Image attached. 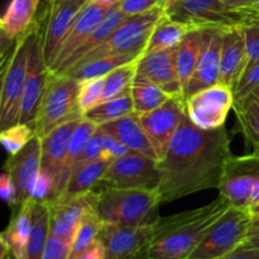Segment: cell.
I'll use <instances>...</instances> for the list:
<instances>
[{"mask_svg": "<svg viewBox=\"0 0 259 259\" xmlns=\"http://www.w3.org/2000/svg\"><path fill=\"white\" fill-rule=\"evenodd\" d=\"M100 128L106 133L111 134L116 141L123 143L131 151L146 154L156 161H159L156 149L153 148L146 132L143 131L141 123H139L137 113H132L118 120L103 124L100 125Z\"/></svg>", "mask_w": 259, "mask_h": 259, "instance_id": "603a6c76", "label": "cell"}, {"mask_svg": "<svg viewBox=\"0 0 259 259\" xmlns=\"http://www.w3.org/2000/svg\"><path fill=\"white\" fill-rule=\"evenodd\" d=\"M118 7L119 4H101V3L89 2L78 13L67 37L58 48L55 61L50 66V72L57 73L66 61L75 53L83 39Z\"/></svg>", "mask_w": 259, "mask_h": 259, "instance_id": "2e32d148", "label": "cell"}, {"mask_svg": "<svg viewBox=\"0 0 259 259\" xmlns=\"http://www.w3.org/2000/svg\"><path fill=\"white\" fill-rule=\"evenodd\" d=\"M142 55L143 53H126V55H111L94 58V60H89L72 66L67 71H65L63 75L70 76V77L75 78L77 81L104 77L115 68L128 65V63L136 62L142 57Z\"/></svg>", "mask_w": 259, "mask_h": 259, "instance_id": "4316f807", "label": "cell"}, {"mask_svg": "<svg viewBox=\"0 0 259 259\" xmlns=\"http://www.w3.org/2000/svg\"><path fill=\"white\" fill-rule=\"evenodd\" d=\"M164 17L190 29H228L244 24L242 8L222 0H167Z\"/></svg>", "mask_w": 259, "mask_h": 259, "instance_id": "5b68a950", "label": "cell"}, {"mask_svg": "<svg viewBox=\"0 0 259 259\" xmlns=\"http://www.w3.org/2000/svg\"><path fill=\"white\" fill-rule=\"evenodd\" d=\"M0 199L7 202L10 207L15 206L17 200V190L12 181V177L8 172L0 174Z\"/></svg>", "mask_w": 259, "mask_h": 259, "instance_id": "7dc6e473", "label": "cell"}, {"mask_svg": "<svg viewBox=\"0 0 259 259\" xmlns=\"http://www.w3.org/2000/svg\"><path fill=\"white\" fill-rule=\"evenodd\" d=\"M222 2L227 3L228 5H232L235 8H242V7H249V5L257 4L259 0H222Z\"/></svg>", "mask_w": 259, "mask_h": 259, "instance_id": "11a10c76", "label": "cell"}, {"mask_svg": "<svg viewBox=\"0 0 259 259\" xmlns=\"http://www.w3.org/2000/svg\"><path fill=\"white\" fill-rule=\"evenodd\" d=\"M33 205L34 200L30 199L14 207L9 224L4 232L0 233L3 239L9 245L14 259H25V250L32 229Z\"/></svg>", "mask_w": 259, "mask_h": 259, "instance_id": "cb8c5ba5", "label": "cell"}, {"mask_svg": "<svg viewBox=\"0 0 259 259\" xmlns=\"http://www.w3.org/2000/svg\"><path fill=\"white\" fill-rule=\"evenodd\" d=\"M163 3L161 0H120L119 3V9L125 15L141 14V13L148 12L153 8L162 5Z\"/></svg>", "mask_w": 259, "mask_h": 259, "instance_id": "f6af8a7d", "label": "cell"}, {"mask_svg": "<svg viewBox=\"0 0 259 259\" xmlns=\"http://www.w3.org/2000/svg\"><path fill=\"white\" fill-rule=\"evenodd\" d=\"M259 180V154L232 156L227 162L219 190L235 207H247L250 192Z\"/></svg>", "mask_w": 259, "mask_h": 259, "instance_id": "5bb4252c", "label": "cell"}, {"mask_svg": "<svg viewBox=\"0 0 259 259\" xmlns=\"http://www.w3.org/2000/svg\"><path fill=\"white\" fill-rule=\"evenodd\" d=\"M90 2L101 3V4H119L120 0H90Z\"/></svg>", "mask_w": 259, "mask_h": 259, "instance_id": "91938a15", "label": "cell"}, {"mask_svg": "<svg viewBox=\"0 0 259 259\" xmlns=\"http://www.w3.org/2000/svg\"><path fill=\"white\" fill-rule=\"evenodd\" d=\"M81 119L67 121L40 138V169L55 177L56 186L63 171L71 137Z\"/></svg>", "mask_w": 259, "mask_h": 259, "instance_id": "7402d4cb", "label": "cell"}, {"mask_svg": "<svg viewBox=\"0 0 259 259\" xmlns=\"http://www.w3.org/2000/svg\"><path fill=\"white\" fill-rule=\"evenodd\" d=\"M109 164L110 163L103 161V159H95V161L78 166L75 169V172L71 175L70 180L66 184L65 189L61 192L60 196H80V195L95 191L103 184Z\"/></svg>", "mask_w": 259, "mask_h": 259, "instance_id": "484cf974", "label": "cell"}, {"mask_svg": "<svg viewBox=\"0 0 259 259\" xmlns=\"http://www.w3.org/2000/svg\"><path fill=\"white\" fill-rule=\"evenodd\" d=\"M252 227H259V217H257V218H253Z\"/></svg>", "mask_w": 259, "mask_h": 259, "instance_id": "6125c7cd", "label": "cell"}, {"mask_svg": "<svg viewBox=\"0 0 259 259\" xmlns=\"http://www.w3.org/2000/svg\"><path fill=\"white\" fill-rule=\"evenodd\" d=\"M154 234V222L139 227L103 224L99 239L105 248V259H134L146 249Z\"/></svg>", "mask_w": 259, "mask_h": 259, "instance_id": "9a60e30c", "label": "cell"}, {"mask_svg": "<svg viewBox=\"0 0 259 259\" xmlns=\"http://www.w3.org/2000/svg\"><path fill=\"white\" fill-rule=\"evenodd\" d=\"M247 207L232 206L209 230L187 259H220L243 244L252 227Z\"/></svg>", "mask_w": 259, "mask_h": 259, "instance_id": "ba28073f", "label": "cell"}, {"mask_svg": "<svg viewBox=\"0 0 259 259\" xmlns=\"http://www.w3.org/2000/svg\"><path fill=\"white\" fill-rule=\"evenodd\" d=\"M161 2H162V3H163V4H164V3H166V2H167V0H161Z\"/></svg>", "mask_w": 259, "mask_h": 259, "instance_id": "03108f58", "label": "cell"}, {"mask_svg": "<svg viewBox=\"0 0 259 259\" xmlns=\"http://www.w3.org/2000/svg\"><path fill=\"white\" fill-rule=\"evenodd\" d=\"M80 81L67 75L51 73L45 96L35 118V134L39 138L70 120L82 118L78 106Z\"/></svg>", "mask_w": 259, "mask_h": 259, "instance_id": "277c9868", "label": "cell"}, {"mask_svg": "<svg viewBox=\"0 0 259 259\" xmlns=\"http://www.w3.org/2000/svg\"><path fill=\"white\" fill-rule=\"evenodd\" d=\"M230 207L232 204L220 195L197 209L157 218L147 254L151 259H187Z\"/></svg>", "mask_w": 259, "mask_h": 259, "instance_id": "7a4b0ae2", "label": "cell"}, {"mask_svg": "<svg viewBox=\"0 0 259 259\" xmlns=\"http://www.w3.org/2000/svg\"><path fill=\"white\" fill-rule=\"evenodd\" d=\"M77 259H105V248L101 240L98 238Z\"/></svg>", "mask_w": 259, "mask_h": 259, "instance_id": "681fc988", "label": "cell"}, {"mask_svg": "<svg viewBox=\"0 0 259 259\" xmlns=\"http://www.w3.org/2000/svg\"><path fill=\"white\" fill-rule=\"evenodd\" d=\"M40 138L35 136L24 148L5 161V172L12 177L17 190L14 207L32 199L33 186L40 169Z\"/></svg>", "mask_w": 259, "mask_h": 259, "instance_id": "e0dca14e", "label": "cell"}, {"mask_svg": "<svg viewBox=\"0 0 259 259\" xmlns=\"http://www.w3.org/2000/svg\"><path fill=\"white\" fill-rule=\"evenodd\" d=\"M126 17H128V15L124 14V13L119 9V7L116 8L115 10H113V12H111L110 14H109L108 17H106L105 19H104L103 22H101L100 24H99L98 27L83 39V42L78 46L77 50L75 51V53H73V55L66 61L65 65L61 67V70L58 71L57 73H53V75H61V73H63L65 71H67L68 68L72 67L73 65H76L78 61L82 60L88 53H90L91 51L95 50L96 47H99V46L113 33V30L115 29Z\"/></svg>", "mask_w": 259, "mask_h": 259, "instance_id": "f546056e", "label": "cell"}, {"mask_svg": "<svg viewBox=\"0 0 259 259\" xmlns=\"http://www.w3.org/2000/svg\"><path fill=\"white\" fill-rule=\"evenodd\" d=\"M185 115H186L185 99L177 96L168 99L166 103L154 110L138 114L139 123L146 132L153 148L156 149L159 161L166 154L171 139L174 138Z\"/></svg>", "mask_w": 259, "mask_h": 259, "instance_id": "4fadbf2b", "label": "cell"}, {"mask_svg": "<svg viewBox=\"0 0 259 259\" xmlns=\"http://www.w3.org/2000/svg\"><path fill=\"white\" fill-rule=\"evenodd\" d=\"M56 197V180L47 171L39 169L34 186L32 190V199L34 201L50 202Z\"/></svg>", "mask_w": 259, "mask_h": 259, "instance_id": "60d3db41", "label": "cell"}, {"mask_svg": "<svg viewBox=\"0 0 259 259\" xmlns=\"http://www.w3.org/2000/svg\"><path fill=\"white\" fill-rule=\"evenodd\" d=\"M257 89H259V63L252 66L249 70H247L240 76L237 86L233 90L234 101L240 100V99L247 96L248 94L253 93Z\"/></svg>", "mask_w": 259, "mask_h": 259, "instance_id": "7bdbcfd3", "label": "cell"}, {"mask_svg": "<svg viewBox=\"0 0 259 259\" xmlns=\"http://www.w3.org/2000/svg\"><path fill=\"white\" fill-rule=\"evenodd\" d=\"M220 259H259V249L258 248L240 245L237 249H234L229 254L224 255Z\"/></svg>", "mask_w": 259, "mask_h": 259, "instance_id": "c3c4849f", "label": "cell"}, {"mask_svg": "<svg viewBox=\"0 0 259 259\" xmlns=\"http://www.w3.org/2000/svg\"><path fill=\"white\" fill-rule=\"evenodd\" d=\"M253 149H254V151H253V153L259 154V144H257V146H255V147H253Z\"/></svg>", "mask_w": 259, "mask_h": 259, "instance_id": "be15d7a7", "label": "cell"}, {"mask_svg": "<svg viewBox=\"0 0 259 259\" xmlns=\"http://www.w3.org/2000/svg\"><path fill=\"white\" fill-rule=\"evenodd\" d=\"M90 0H46L40 22L42 48L48 68L55 61L58 48L72 28L78 13Z\"/></svg>", "mask_w": 259, "mask_h": 259, "instance_id": "8fae6325", "label": "cell"}, {"mask_svg": "<svg viewBox=\"0 0 259 259\" xmlns=\"http://www.w3.org/2000/svg\"><path fill=\"white\" fill-rule=\"evenodd\" d=\"M35 20L29 29L15 39L10 51L2 83L0 98V131L19 123L20 105L27 78L28 57Z\"/></svg>", "mask_w": 259, "mask_h": 259, "instance_id": "8992f818", "label": "cell"}, {"mask_svg": "<svg viewBox=\"0 0 259 259\" xmlns=\"http://www.w3.org/2000/svg\"><path fill=\"white\" fill-rule=\"evenodd\" d=\"M50 68L46 63L42 48V29L39 19L35 18L34 30L28 57L27 78H25L24 93L20 105L19 123L28 124L34 128L35 118L39 110L40 103L45 96L48 81H50Z\"/></svg>", "mask_w": 259, "mask_h": 259, "instance_id": "9c48e42d", "label": "cell"}, {"mask_svg": "<svg viewBox=\"0 0 259 259\" xmlns=\"http://www.w3.org/2000/svg\"><path fill=\"white\" fill-rule=\"evenodd\" d=\"M95 191L80 196L63 197L48 202L50 205V234L71 244L86 210L94 204Z\"/></svg>", "mask_w": 259, "mask_h": 259, "instance_id": "ac0fdd59", "label": "cell"}, {"mask_svg": "<svg viewBox=\"0 0 259 259\" xmlns=\"http://www.w3.org/2000/svg\"><path fill=\"white\" fill-rule=\"evenodd\" d=\"M104 77L89 78V80L80 81V89H78V106L82 114L89 109L94 108L101 101L104 91Z\"/></svg>", "mask_w": 259, "mask_h": 259, "instance_id": "f35d334b", "label": "cell"}, {"mask_svg": "<svg viewBox=\"0 0 259 259\" xmlns=\"http://www.w3.org/2000/svg\"><path fill=\"white\" fill-rule=\"evenodd\" d=\"M131 93L133 98L134 113L137 114H144L154 110L172 98L158 85L138 75L134 78Z\"/></svg>", "mask_w": 259, "mask_h": 259, "instance_id": "836d02e7", "label": "cell"}, {"mask_svg": "<svg viewBox=\"0 0 259 259\" xmlns=\"http://www.w3.org/2000/svg\"><path fill=\"white\" fill-rule=\"evenodd\" d=\"M242 13L244 17V24L259 23V3L249 7H242Z\"/></svg>", "mask_w": 259, "mask_h": 259, "instance_id": "f907efd6", "label": "cell"}, {"mask_svg": "<svg viewBox=\"0 0 259 259\" xmlns=\"http://www.w3.org/2000/svg\"><path fill=\"white\" fill-rule=\"evenodd\" d=\"M71 244L50 234L40 259H68Z\"/></svg>", "mask_w": 259, "mask_h": 259, "instance_id": "ee69618b", "label": "cell"}, {"mask_svg": "<svg viewBox=\"0 0 259 259\" xmlns=\"http://www.w3.org/2000/svg\"><path fill=\"white\" fill-rule=\"evenodd\" d=\"M12 51V50H10ZM10 51L5 55V57L0 61V98H2V83H3V77H4V72L5 68H7V63L9 61V56H10Z\"/></svg>", "mask_w": 259, "mask_h": 259, "instance_id": "9f6ffc18", "label": "cell"}, {"mask_svg": "<svg viewBox=\"0 0 259 259\" xmlns=\"http://www.w3.org/2000/svg\"><path fill=\"white\" fill-rule=\"evenodd\" d=\"M14 39L9 38L3 30H0V61H2L3 58L5 57V55L12 50L13 46H14Z\"/></svg>", "mask_w": 259, "mask_h": 259, "instance_id": "816d5d0a", "label": "cell"}, {"mask_svg": "<svg viewBox=\"0 0 259 259\" xmlns=\"http://www.w3.org/2000/svg\"><path fill=\"white\" fill-rule=\"evenodd\" d=\"M98 125L91 121L86 120V119H81V121L78 123L77 128L73 132L72 137H71L70 144H68V152L67 157H66L65 166H63V171L61 174L60 179H58L57 186H56V197L60 196L61 192L65 189L66 184L70 180L71 175L75 172V169L78 167L80 163V158L82 156L83 148H85L86 143H88L89 139L93 137V134L95 133Z\"/></svg>", "mask_w": 259, "mask_h": 259, "instance_id": "f1b7e54d", "label": "cell"}, {"mask_svg": "<svg viewBox=\"0 0 259 259\" xmlns=\"http://www.w3.org/2000/svg\"><path fill=\"white\" fill-rule=\"evenodd\" d=\"M50 237V205L46 201H34L32 229L28 239L25 259H40Z\"/></svg>", "mask_w": 259, "mask_h": 259, "instance_id": "1f68e13d", "label": "cell"}, {"mask_svg": "<svg viewBox=\"0 0 259 259\" xmlns=\"http://www.w3.org/2000/svg\"><path fill=\"white\" fill-rule=\"evenodd\" d=\"M0 19H2V15H0Z\"/></svg>", "mask_w": 259, "mask_h": 259, "instance_id": "003e7915", "label": "cell"}, {"mask_svg": "<svg viewBox=\"0 0 259 259\" xmlns=\"http://www.w3.org/2000/svg\"><path fill=\"white\" fill-rule=\"evenodd\" d=\"M35 136L37 134L33 126L18 123L0 131V146L8 152L9 156H13L24 148Z\"/></svg>", "mask_w": 259, "mask_h": 259, "instance_id": "74e56055", "label": "cell"}, {"mask_svg": "<svg viewBox=\"0 0 259 259\" xmlns=\"http://www.w3.org/2000/svg\"><path fill=\"white\" fill-rule=\"evenodd\" d=\"M132 113H134V105L132 93H129L126 95L111 99V100L101 101L98 105L85 111L82 114V118L100 126L103 124L124 118Z\"/></svg>", "mask_w": 259, "mask_h": 259, "instance_id": "e575fe53", "label": "cell"}, {"mask_svg": "<svg viewBox=\"0 0 259 259\" xmlns=\"http://www.w3.org/2000/svg\"><path fill=\"white\" fill-rule=\"evenodd\" d=\"M0 259H14V255H13L9 245L3 239L2 235H0Z\"/></svg>", "mask_w": 259, "mask_h": 259, "instance_id": "db71d44e", "label": "cell"}, {"mask_svg": "<svg viewBox=\"0 0 259 259\" xmlns=\"http://www.w3.org/2000/svg\"><path fill=\"white\" fill-rule=\"evenodd\" d=\"M101 154V133L100 129H96L95 133L93 134L90 139L86 143L85 148H83L82 156L80 158V163L78 166L83 163H88V162L95 161V159H100Z\"/></svg>", "mask_w": 259, "mask_h": 259, "instance_id": "bcb514c9", "label": "cell"}, {"mask_svg": "<svg viewBox=\"0 0 259 259\" xmlns=\"http://www.w3.org/2000/svg\"><path fill=\"white\" fill-rule=\"evenodd\" d=\"M247 62L245 34L242 25L223 30L219 83L234 90Z\"/></svg>", "mask_w": 259, "mask_h": 259, "instance_id": "44dd1931", "label": "cell"}, {"mask_svg": "<svg viewBox=\"0 0 259 259\" xmlns=\"http://www.w3.org/2000/svg\"><path fill=\"white\" fill-rule=\"evenodd\" d=\"M242 245H244V247L258 248L259 249V227H250L249 233H248L247 238H245Z\"/></svg>", "mask_w": 259, "mask_h": 259, "instance_id": "f5cc1de1", "label": "cell"}, {"mask_svg": "<svg viewBox=\"0 0 259 259\" xmlns=\"http://www.w3.org/2000/svg\"><path fill=\"white\" fill-rule=\"evenodd\" d=\"M39 0H12L2 17V30L12 39L27 32L35 20Z\"/></svg>", "mask_w": 259, "mask_h": 259, "instance_id": "83f0119b", "label": "cell"}, {"mask_svg": "<svg viewBox=\"0 0 259 259\" xmlns=\"http://www.w3.org/2000/svg\"><path fill=\"white\" fill-rule=\"evenodd\" d=\"M232 156L230 138L224 126L205 131L195 125L186 114L159 161L162 177L157 190L162 204L218 189Z\"/></svg>", "mask_w": 259, "mask_h": 259, "instance_id": "6da1fadb", "label": "cell"}, {"mask_svg": "<svg viewBox=\"0 0 259 259\" xmlns=\"http://www.w3.org/2000/svg\"><path fill=\"white\" fill-rule=\"evenodd\" d=\"M233 109L245 141L255 147L259 144V89L234 101Z\"/></svg>", "mask_w": 259, "mask_h": 259, "instance_id": "4dcf8cb0", "label": "cell"}, {"mask_svg": "<svg viewBox=\"0 0 259 259\" xmlns=\"http://www.w3.org/2000/svg\"><path fill=\"white\" fill-rule=\"evenodd\" d=\"M161 204L157 189L103 187L95 190L94 209L103 224L139 227L156 222Z\"/></svg>", "mask_w": 259, "mask_h": 259, "instance_id": "3957f363", "label": "cell"}, {"mask_svg": "<svg viewBox=\"0 0 259 259\" xmlns=\"http://www.w3.org/2000/svg\"><path fill=\"white\" fill-rule=\"evenodd\" d=\"M210 29H192L185 35L176 48L177 73L182 88H186L202 52Z\"/></svg>", "mask_w": 259, "mask_h": 259, "instance_id": "d4e9b609", "label": "cell"}, {"mask_svg": "<svg viewBox=\"0 0 259 259\" xmlns=\"http://www.w3.org/2000/svg\"><path fill=\"white\" fill-rule=\"evenodd\" d=\"M257 202H259V180L257 181V184L254 185V187H253L252 192H250L249 201H248V206L257 204Z\"/></svg>", "mask_w": 259, "mask_h": 259, "instance_id": "6f0895ef", "label": "cell"}, {"mask_svg": "<svg viewBox=\"0 0 259 259\" xmlns=\"http://www.w3.org/2000/svg\"><path fill=\"white\" fill-rule=\"evenodd\" d=\"M101 133V154H100V159L103 161L108 162V163H111L115 159L123 158L124 156L129 154L131 151L129 148H126L123 143H120L119 141H116L111 134L106 133L105 131L99 126Z\"/></svg>", "mask_w": 259, "mask_h": 259, "instance_id": "ab89813d", "label": "cell"}, {"mask_svg": "<svg viewBox=\"0 0 259 259\" xmlns=\"http://www.w3.org/2000/svg\"><path fill=\"white\" fill-rule=\"evenodd\" d=\"M190 30L192 29H190L187 25L168 19L163 15V18L152 30L143 55L177 47Z\"/></svg>", "mask_w": 259, "mask_h": 259, "instance_id": "d6a6232c", "label": "cell"}, {"mask_svg": "<svg viewBox=\"0 0 259 259\" xmlns=\"http://www.w3.org/2000/svg\"><path fill=\"white\" fill-rule=\"evenodd\" d=\"M247 209L253 218L259 217V202H257V204H254V205H250V206H248Z\"/></svg>", "mask_w": 259, "mask_h": 259, "instance_id": "680465c9", "label": "cell"}, {"mask_svg": "<svg viewBox=\"0 0 259 259\" xmlns=\"http://www.w3.org/2000/svg\"><path fill=\"white\" fill-rule=\"evenodd\" d=\"M176 48L142 55L137 62V75L158 85L172 98H184V88L177 73Z\"/></svg>", "mask_w": 259, "mask_h": 259, "instance_id": "d6986e66", "label": "cell"}, {"mask_svg": "<svg viewBox=\"0 0 259 259\" xmlns=\"http://www.w3.org/2000/svg\"><path fill=\"white\" fill-rule=\"evenodd\" d=\"M162 172L159 161L138 152L115 159L108 167L104 187L115 189H158Z\"/></svg>", "mask_w": 259, "mask_h": 259, "instance_id": "30bf717a", "label": "cell"}, {"mask_svg": "<svg viewBox=\"0 0 259 259\" xmlns=\"http://www.w3.org/2000/svg\"><path fill=\"white\" fill-rule=\"evenodd\" d=\"M223 30L224 29L209 30V35L197 61L196 68L184 90L185 99L219 83Z\"/></svg>", "mask_w": 259, "mask_h": 259, "instance_id": "ffe728a7", "label": "cell"}, {"mask_svg": "<svg viewBox=\"0 0 259 259\" xmlns=\"http://www.w3.org/2000/svg\"><path fill=\"white\" fill-rule=\"evenodd\" d=\"M101 227H103V223L99 219L93 204L86 210L82 219H81L75 238H73L72 243H71L68 259H77L80 257L98 239Z\"/></svg>", "mask_w": 259, "mask_h": 259, "instance_id": "d590c367", "label": "cell"}, {"mask_svg": "<svg viewBox=\"0 0 259 259\" xmlns=\"http://www.w3.org/2000/svg\"><path fill=\"white\" fill-rule=\"evenodd\" d=\"M163 15L164 8L162 4L148 12L126 17L99 47L88 53L77 63L104 57V56L143 53L152 30L163 18Z\"/></svg>", "mask_w": 259, "mask_h": 259, "instance_id": "52a82bcc", "label": "cell"}, {"mask_svg": "<svg viewBox=\"0 0 259 259\" xmlns=\"http://www.w3.org/2000/svg\"><path fill=\"white\" fill-rule=\"evenodd\" d=\"M185 105L187 116L195 125L214 131L224 126L234 105V94L228 86L217 83L185 99Z\"/></svg>", "mask_w": 259, "mask_h": 259, "instance_id": "7c38bea8", "label": "cell"}, {"mask_svg": "<svg viewBox=\"0 0 259 259\" xmlns=\"http://www.w3.org/2000/svg\"><path fill=\"white\" fill-rule=\"evenodd\" d=\"M245 34V47H247V62L243 73L252 66L259 63V23L242 25Z\"/></svg>", "mask_w": 259, "mask_h": 259, "instance_id": "b9f144b4", "label": "cell"}, {"mask_svg": "<svg viewBox=\"0 0 259 259\" xmlns=\"http://www.w3.org/2000/svg\"><path fill=\"white\" fill-rule=\"evenodd\" d=\"M0 30H2V19H0Z\"/></svg>", "mask_w": 259, "mask_h": 259, "instance_id": "e7e4bbea", "label": "cell"}, {"mask_svg": "<svg viewBox=\"0 0 259 259\" xmlns=\"http://www.w3.org/2000/svg\"><path fill=\"white\" fill-rule=\"evenodd\" d=\"M134 259H151L148 257V254H147V248L144 250H142V252L139 253V254L137 255V257Z\"/></svg>", "mask_w": 259, "mask_h": 259, "instance_id": "94428289", "label": "cell"}, {"mask_svg": "<svg viewBox=\"0 0 259 259\" xmlns=\"http://www.w3.org/2000/svg\"><path fill=\"white\" fill-rule=\"evenodd\" d=\"M137 62L138 61L115 68L105 76L101 101L111 100L131 93L133 81L137 76Z\"/></svg>", "mask_w": 259, "mask_h": 259, "instance_id": "8d00e7d4", "label": "cell"}]
</instances>
